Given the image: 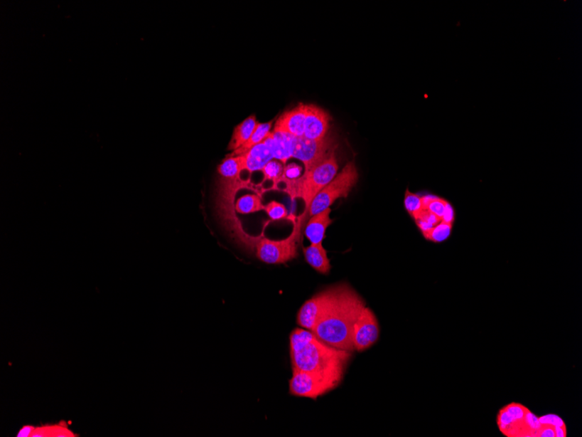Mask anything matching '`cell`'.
<instances>
[{
	"label": "cell",
	"mask_w": 582,
	"mask_h": 437,
	"mask_svg": "<svg viewBox=\"0 0 582 437\" xmlns=\"http://www.w3.org/2000/svg\"><path fill=\"white\" fill-rule=\"evenodd\" d=\"M264 211L269 216V218L274 220V221L286 218L288 216L287 209L285 208L284 204L277 203L276 201H272L267 206H265Z\"/></svg>",
	"instance_id": "26"
},
{
	"label": "cell",
	"mask_w": 582,
	"mask_h": 437,
	"mask_svg": "<svg viewBox=\"0 0 582 437\" xmlns=\"http://www.w3.org/2000/svg\"><path fill=\"white\" fill-rule=\"evenodd\" d=\"M414 220L423 236H426L428 232L442 221L438 216L431 214V212L425 210V209H423L421 212H420L417 218Z\"/></svg>",
	"instance_id": "24"
},
{
	"label": "cell",
	"mask_w": 582,
	"mask_h": 437,
	"mask_svg": "<svg viewBox=\"0 0 582 437\" xmlns=\"http://www.w3.org/2000/svg\"><path fill=\"white\" fill-rule=\"evenodd\" d=\"M303 251L304 258L312 268L325 275L330 273V262L323 243H311L310 246L303 248Z\"/></svg>",
	"instance_id": "17"
},
{
	"label": "cell",
	"mask_w": 582,
	"mask_h": 437,
	"mask_svg": "<svg viewBox=\"0 0 582 437\" xmlns=\"http://www.w3.org/2000/svg\"><path fill=\"white\" fill-rule=\"evenodd\" d=\"M330 121V115L323 108L312 104L307 105L303 137L311 140H321L329 131Z\"/></svg>",
	"instance_id": "11"
},
{
	"label": "cell",
	"mask_w": 582,
	"mask_h": 437,
	"mask_svg": "<svg viewBox=\"0 0 582 437\" xmlns=\"http://www.w3.org/2000/svg\"><path fill=\"white\" fill-rule=\"evenodd\" d=\"M264 207L263 202H262V196L259 194H247L238 199L235 209H236L237 214H250L264 211Z\"/></svg>",
	"instance_id": "20"
},
{
	"label": "cell",
	"mask_w": 582,
	"mask_h": 437,
	"mask_svg": "<svg viewBox=\"0 0 582 437\" xmlns=\"http://www.w3.org/2000/svg\"><path fill=\"white\" fill-rule=\"evenodd\" d=\"M306 115L307 104L300 103L277 119L274 131H281L296 137H303Z\"/></svg>",
	"instance_id": "12"
},
{
	"label": "cell",
	"mask_w": 582,
	"mask_h": 437,
	"mask_svg": "<svg viewBox=\"0 0 582 437\" xmlns=\"http://www.w3.org/2000/svg\"><path fill=\"white\" fill-rule=\"evenodd\" d=\"M290 353L292 372L345 370L352 358L350 352L328 345L313 332L304 328L291 332Z\"/></svg>",
	"instance_id": "1"
},
{
	"label": "cell",
	"mask_w": 582,
	"mask_h": 437,
	"mask_svg": "<svg viewBox=\"0 0 582 437\" xmlns=\"http://www.w3.org/2000/svg\"><path fill=\"white\" fill-rule=\"evenodd\" d=\"M274 121H271L266 123H259L256 127L255 131H254L252 137L249 138V140L245 143L244 145H242L241 148H239L237 150H235L232 154H230V156L232 157H239L242 156V154L248 152L249 150L253 148L254 146L260 144V143L264 142L265 139L269 137V135L271 134V130Z\"/></svg>",
	"instance_id": "19"
},
{
	"label": "cell",
	"mask_w": 582,
	"mask_h": 437,
	"mask_svg": "<svg viewBox=\"0 0 582 437\" xmlns=\"http://www.w3.org/2000/svg\"><path fill=\"white\" fill-rule=\"evenodd\" d=\"M242 167L249 173L263 169L274 158L271 149L264 142L254 146L248 152L242 154Z\"/></svg>",
	"instance_id": "14"
},
{
	"label": "cell",
	"mask_w": 582,
	"mask_h": 437,
	"mask_svg": "<svg viewBox=\"0 0 582 437\" xmlns=\"http://www.w3.org/2000/svg\"><path fill=\"white\" fill-rule=\"evenodd\" d=\"M18 437H75V432L65 423L45 425L41 427L24 426L18 433Z\"/></svg>",
	"instance_id": "16"
},
{
	"label": "cell",
	"mask_w": 582,
	"mask_h": 437,
	"mask_svg": "<svg viewBox=\"0 0 582 437\" xmlns=\"http://www.w3.org/2000/svg\"><path fill=\"white\" fill-rule=\"evenodd\" d=\"M338 147L333 135H326L321 140H311L304 137H293L292 157L304 164V172L317 167L335 154Z\"/></svg>",
	"instance_id": "9"
},
{
	"label": "cell",
	"mask_w": 582,
	"mask_h": 437,
	"mask_svg": "<svg viewBox=\"0 0 582 437\" xmlns=\"http://www.w3.org/2000/svg\"><path fill=\"white\" fill-rule=\"evenodd\" d=\"M404 204L408 214L414 219L417 218L418 215L423 210L421 196L411 192L408 189H406V194H404Z\"/></svg>",
	"instance_id": "25"
},
{
	"label": "cell",
	"mask_w": 582,
	"mask_h": 437,
	"mask_svg": "<svg viewBox=\"0 0 582 437\" xmlns=\"http://www.w3.org/2000/svg\"><path fill=\"white\" fill-rule=\"evenodd\" d=\"M303 169L300 165L296 164H291L285 166L281 183L285 181H291L299 179L302 177Z\"/></svg>",
	"instance_id": "27"
},
{
	"label": "cell",
	"mask_w": 582,
	"mask_h": 437,
	"mask_svg": "<svg viewBox=\"0 0 582 437\" xmlns=\"http://www.w3.org/2000/svg\"><path fill=\"white\" fill-rule=\"evenodd\" d=\"M453 224L441 221L436 226L433 228L424 238L428 241L433 243H442L451 237L453 232Z\"/></svg>",
	"instance_id": "23"
},
{
	"label": "cell",
	"mask_w": 582,
	"mask_h": 437,
	"mask_svg": "<svg viewBox=\"0 0 582 437\" xmlns=\"http://www.w3.org/2000/svg\"><path fill=\"white\" fill-rule=\"evenodd\" d=\"M539 423L543 424H549L552 426L561 428H566L564 421L560 416L549 414V415L539 417Z\"/></svg>",
	"instance_id": "28"
},
{
	"label": "cell",
	"mask_w": 582,
	"mask_h": 437,
	"mask_svg": "<svg viewBox=\"0 0 582 437\" xmlns=\"http://www.w3.org/2000/svg\"><path fill=\"white\" fill-rule=\"evenodd\" d=\"M365 307L364 300L348 285L336 305L311 332L328 345L352 353L354 325Z\"/></svg>",
	"instance_id": "2"
},
{
	"label": "cell",
	"mask_w": 582,
	"mask_h": 437,
	"mask_svg": "<svg viewBox=\"0 0 582 437\" xmlns=\"http://www.w3.org/2000/svg\"><path fill=\"white\" fill-rule=\"evenodd\" d=\"M293 137L288 133L273 131L264 142L271 149L274 158L285 164L292 157Z\"/></svg>",
	"instance_id": "13"
},
{
	"label": "cell",
	"mask_w": 582,
	"mask_h": 437,
	"mask_svg": "<svg viewBox=\"0 0 582 437\" xmlns=\"http://www.w3.org/2000/svg\"><path fill=\"white\" fill-rule=\"evenodd\" d=\"M421 199L423 209L438 216L442 220L446 210L450 204L448 201L433 195L421 196Z\"/></svg>",
	"instance_id": "21"
},
{
	"label": "cell",
	"mask_w": 582,
	"mask_h": 437,
	"mask_svg": "<svg viewBox=\"0 0 582 437\" xmlns=\"http://www.w3.org/2000/svg\"><path fill=\"white\" fill-rule=\"evenodd\" d=\"M500 431L507 437H539L541 423L525 406L512 402L497 416Z\"/></svg>",
	"instance_id": "6"
},
{
	"label": "cell",
	"mask_w": 582,
	"mask_h": 437,
	"mask_svg": "<svg viewBox=\"0 0 582 437\" xmlns=\"http://www.w3.org/2000/svg\"><path fill=\"white\" fill-rule=\"evenodd\" d=\"M330 208L311 216L306 229V236L311 243H322L325 238L327 228L333 223L330 218Z\"/></svg>",
	"instance_id": "15"
},
{
	"label": "cell",
	"mask_w": 582,
	"mask_h": 437,
	"mask_svg": "<svg viewBox=\"0 0 582 437\" xmlns=\"http://www.w3.org/2000/svg\"><path fill=\"white\" fill-rule=\"evenodd\" d=\"M338 162L336 154H333L329 159L323 162L309 172L303 173L299 179L285 181L286 188L284 191L288 193L292 199H302L306 204L304 215L309 214V209L316 196L329 184L338 175Z\"/></svg>",
	"instance_id": "3"
},
{
	"label": "cell",
	"mask_w": 582,
	"mask_h": 437,
	"mask_svg": "<svg viewBox=\"0 0 582 437\" xmlns=\"http://www.w3.org/2000/svg\"><path fill=\"white\" fill-rule=\"evenodd\" d=\"M379 338V325L371 309L365 307L354 325L352 345L354 351L369 349Z\"/></svg>",
	"instance_id": "10"
},
{
	"label": "cell",
	"mask_w": 582,
	"mask_h": 437,
	"mask_svg": "<svg viewBox=\"0 0 582 437\" xmlns=\"http://www.w3.org/2000/svg\"><path fill=\"white\" fill-rule=\"evenodd\" d=\"M358 172L355 162H350L342 172L330 183L316 196L309 209V216H312L330 208L338 199L348 197L358 181Z\"/></svg>",
	"instance_id": "7"
},
{
	"label": "cell",
	"mask_w": 582,
	"mask_h": 437,
	"mask_svg": "<svg viewBox=\"0 0 582 437\" xmlns=\"http://www.w3.org/2000/svg\"><path fill=\"white\" fill-rule=\"evenodd\" d=\"M284 169V165L281 162L271 160L268 162V164L264 166V168L262 169L264 179L263 183L261 184L265 183L266 181H272L273 187L271 189L277 191V189H279L277 186H279V184L281 183V179H282Z\"/></svg>",
	"instance_id": "22"
},
{
	"label": "cell",
	"mask_w": 582,
	"mask_h": 437,
	"mask_svg": "<svg viewBox=\"0 0 582 437\" xmlns=\"http://www.w3.org/2000/svg\"><path fill=\"white\" fill-rule=\"evenodd\" d=\"M257 125L258 122L257 121L256 115H253L249 116L244 122L235 127L232 137H231L230 144L227 146V149L235 152V150L244 145L245 143L249 140V138L252 137Z\"/></svg>",
	"instance_id": "18"
},
{
	"label": "cell",
	"mask_w": 582,
	"mask_h": 437,
	"mask_svg": "<svg viewBox=\"0 0 582 437\" xmlns=\"http://www.w3.org/2000/svg\"><path fill=\"white\" fill-rule=\"evenodd\" d=\"M306 215L302 214L296 219L292 233L282 241H271L264 234L257 238L246 237L250 248L255 251L256 256L269 265L284 264L298 257V247L301 231Z\"/></svg>",
	"instance_id": "4"
},
{
	"label": "cell",
	"mask_w": 582,
	"mask_h": 437,
	"mask_svg": "<svg viewBox=\"0 0 582 437\" xmlns=\"http://www.w3.org/2000/svg\"><path fill=\"white\" fill-rule=\"evenodd\" d=\"M345 371H295L290 381V393L292 396L317 400L341 384Z\"/></svg>",
	"instance_id": "5"
},
{
	"label": "cell",
	"mask_w": 582,
	"mask_h": 437,
	"mask_svg": "<svg viewBox=\"0 0 582 437\" xmlns=\"http://www.w3.org/2000/svg\"><path fill=\"white\" fill-rule=\"evenodd\" d=\"M347 285H338L325 290L318 295L311 298L302 305L298 313V324L304 330L313 331L331 309L340 300L347 288Z\"/></svg>",
	"instance_id": "8"
}]
</instances>
